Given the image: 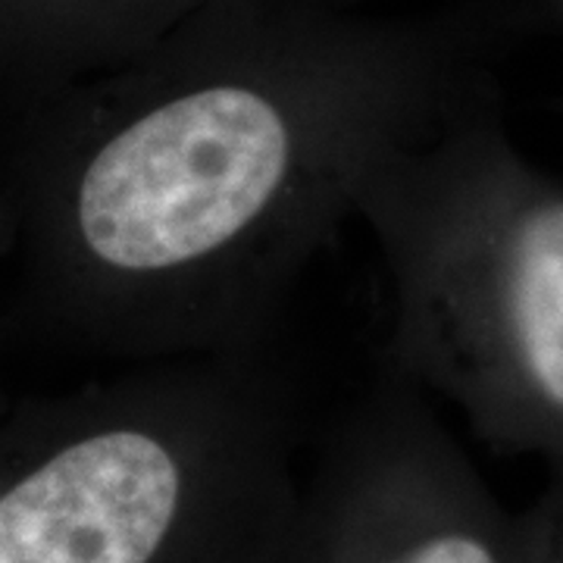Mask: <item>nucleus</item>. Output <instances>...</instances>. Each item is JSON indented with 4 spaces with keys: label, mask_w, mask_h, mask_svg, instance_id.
<instances>
[{
    "label": "nucleus",
    "mask_w": 563,
    "mask_h": 563,
    "mask_svg": "<svg viewBox=\"0 0 563 563\" xmlns=\"http://www.w3.org/2000/svg\"><path fill=\"white\" fill-rule=\"evenodd\" d=\"M507 310L529 379L563 410V203L532 210L510 244Z\"/></svg>",
    "instance_id": "7ed1b4c3"
},
{
    "label": "nucleus",
    "mask_w": 563,
    "mask_h": 563,
    "mask_svg": "<svg viewBox=\"0 0 563 563\" xmlns=\"http://www.w3.org/2000/svg\"><path fill=\"white\" fill-rule=\"evenodd\" d=\"M191 0H0V60L44 66L135 35Z\"/></svg>",
    "instance_id": "20e7f679"
},
{
    "label": "nucleus",
    "mask_w": 563,
    "mask_h": 563,
    "mask_svg": "<svg viewBox=\"0 0 563 563\" xmlns=\"http://www.w3.org/2000/svg\"><path fill=\"white\" fill-rule=\"evenodd\" d=\"M179 510V466L144 432H101L0 498V563H151Z\"/></svg>",
    "instance_id": "f03ea898"
},
{
    "label": "nucleus",
    "mask_w": 563,
    "mask_h": 563,
    "mask_svg": "<svg viewBox=\"0 0 563 563\" xmlns=\"http://www.w3.org/2000/svg\"><path fill=\"white\" fill-rule=\"evenodd\" d=\"M291 161L285 95L247 76H203L144 107L88 163L79 229L117 269H169L239 235Z\"/></svg>",
    "instance_id": "f257e3e1"
},
{
    "label": "nucleus",
    "mask_w": 563,
    "mask_h": 563,
    "mask_svg": "<svg viewBox=\"0 0 563 563\" xmlns=\"http://www.w3.org/2000/svg\"><path fill=\"white\" fill-rule=\"evenodd\" d=\"M391 563H504L495 544L470 529H442L426 536Z\"/></svg>",
    "instance_id": "39448f33"
}]
</instances>
